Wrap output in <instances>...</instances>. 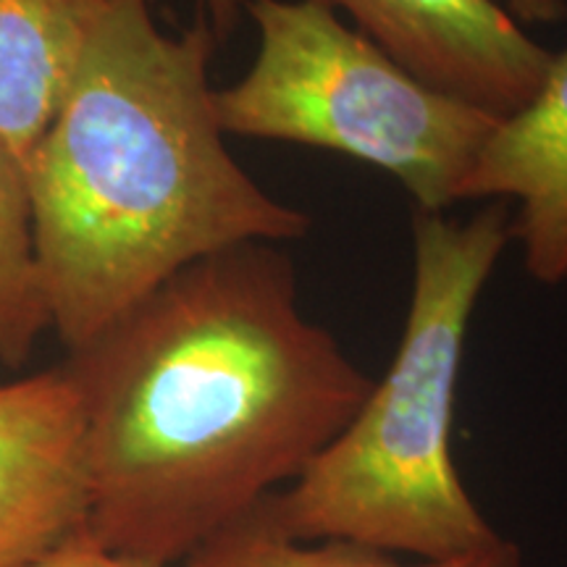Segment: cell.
Returning <instances> with one entry per match:
<instances>
[{"label": "cell", "mask_w": 567, "mask_h": 567, "mask_svg": "<svg viewBox=\"0 0 567 567\" xmlns=\"http://www.w3.org/2000/svg\"><path fill=\"white\" fill-rule=\"evenodd\" d=\"M90 473L87 534L155 567L187 563L305 473L373 389L300 305L284 245L182 268L69 350Z\"/></svg>", "instance_id": "1"}, {"label": "cell", "mask_w": 567, "mask_h": 567, "mask_svg": "<svg viewBox=\"0 0 567 567\" xmlns=\"http://www.w3.org/2000/svg\"><path fill=\"white\" fill-rule=\"evenodd\" d=\"M208 19L161 30L153 0H103L27 184L51 329L76 350L182 268L289 245L310 216L239 166L213 109Z\"/></svg>", "instance_id": "2"}, {"label": "cell", "mask_w": 567, "mask_h": 567, "mask_svg": "<svg viewBox=\"0 0 567 567\" xmlns=\"http://www.w3.org/2000/svg\"><path fill=\"white\" fill-rule=\"evenodd\" d=\"M509 243L499 203L471 218L413 213V281L392 365L302 476L255 507L268 526L292 542L413 559L499 542L460 478L452 425L473 316Z\"/></svg>", "instance_id": "3"}, {"label": "cell", "mask_w": 567, "mask_h": 567, "mask_svg": "<svg viewBox=\"0 0 567 567\" xmlns=\"http://www.w3.org/2000/svg\"><path fill=\"white\" fill-rule=\"evenodd\" d=\"M252 63L213 92L226 137L316 147L392 176L415 210L446 213L499 118L423 82L310 0H245Z\"/></svg>", "instance_id": "4"}, {"label": "cell", "mask_w": 567, "mask_h": 567, "mask_svg": "<svg viewBox=\"0 0 567 567\" xmlns=\"http://www.w3.org/2000/svg\"><path fill=\"white\" fill-rule=\"evenodd\" d=\"M421 76L505 118L534 95L551 51L499 0H310Z\"/></svg>", "instance_id": "5"}, {"label": "cell", "mask_w": 567, "mask_h": 567, "mask_svg": "<svg viewBox=\"0 0 567 567\" xmlns=\"http://www.w3.org/2000/svg\"><path fill=\"white\" fill-rule=\"evenodd\" d=\"M87 517L84 417L69 371L0 384V567H30Z\"/></svg>", "instance_id": "6"}, {"label": "cell", "mask_w": 567, "mask_h": 567, "mask_svg": "<svg viewBox=\"0 0 567 567\" xmlns=\"http://www.w3.org/2000/svg\"><path fill=\"white\" fill-rule=\"evenodd\" d=\"M515 203L509 237L544 287L567 281V48L534 95L499 118L463 187V203Z\"/></svg>", "instance_id": "7"}, {"label": "cell", "mask_w": 567, "mask_h": 567, "mask_svg": "<svg viewBox=\"0 0 567 567\" xmlns=\"http://www.w3.org/2000/svg\"><path fill=\"white\" fill-rule=\"evenodd\" d=\"M103 0H0V142L30 166Z\"/></svg>", "instance_id": "8"}, {"label": "cell", "mask_w": 567, "mask_h": 567, "mask_svg": "<svg viewBox=\"0 0 567 567\" xmlns=\"http://www.w3.org/2000/svg\"><path fill=\"white\" fill-rule=\"evenodd\" d=\"M187 567H523V555L515 542L502 536L476 555L402 563L400 557L358 544L292 542L252 509L193 551Z\"/></svg>", "instance_id": "9"}, {"label": "cell", "mask_w": 567, "mask_h": 567, "mask_svg": "<svg viewBox=\"0 0 567 567\" xmlns=\"http://www.w3.org/2000/svg\"><path fill=\"white\" fill-rule=\"evenodd\" d=\"M48 329L51 310L34 250L30 184L0 142V363L24 365Z\"/></svg>", "instance_id": "10"}, {"label": "cell", "mask_w": 567, "mask_h": 567, "mask_svg": "<svg viewBox=\"0 0 567 567\" xmlns=\"http://www.w3.org/2000/svg\"><path fill=\"white\" fill-rule=\"evenodd\" d=\"M30 567H155L142 563V559L118 555L101 547L87 530L69 536L59 547L45 551L40 559H34Z\"/></svg>", "instance_id": "11"}, {"label": "cell", "mask_w": 567, "mask_h": 567, "mask_svg": "<svg viewBox=\"0 0 567 567\" xmlns=\"http://www.w3.org/2000/svg\"><path fill=\"white\" fill-rule=\"evenodd\" d=\"M517 24H557L567 17V0H499Z\"/></svg>", "instance_id": "12"}, {"label": "cell", "mask_w": 567, "mask_h": 567, "mask_svg": "<svg viewBox=\"0 0 567 567\" xmlns=\"http://www.w3.org/2000/svg\"><path fill=\"white\" fill-rule=\"evenodd\" d=\"M205 19L216 32V38H226L245 11V0H205Z\"/></svg>", "instance_id": "13"}]
</instances>
